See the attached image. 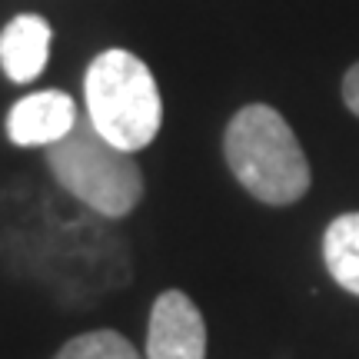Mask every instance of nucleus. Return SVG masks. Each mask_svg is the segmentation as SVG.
<instances>
[{"mask_svg":"<svg viewBox=\"0 0 359 359\" xmlns=\"http://www.w3.org/2000/svg\"><path fill=\"white\" fill-rule=\"evenodd\" d=\"M226 167L253 200L290 206L309 193L313 173L293 127L266 103H246L226 123L223 137Z\"/></svg>","mask_w":359,"mask_h":359,"instance_id":"nucleus-1","label":"nucleus"},{"mask_svg":"<svg viewBox=\"0 0 359 359\" xmlns=\"http://www.w3.org/2000/svg\"><path fill=\"white\" fill-rule=\"evenodd\" d=\"M147 359H206V323L187 293L163 290L150 309Z\"/></svg>","mask_w":359,"mask_h":359,"instance_id":"nucleus-4","label":"nucleus"},{"mask_svg":"<svg viewBox=\"0 0 359 359\" xmlns=\"http://www.w3.org/2000/svg\"><path fill=\"white\" fill-rule=\"evenodd\" d=\"M326 269L346 293L359 296V213L336 217L323 233Z\"/></svg>","mask_w":359,"mask_h":359,"instance_id":"nucleus-7","label":"nucleus"},{"mask_svg":"<svg viewBox=\"0 0 359 359\" xmlns=\"http://www.w3.org/2000/svg\"><path fill=\"white\" fill-rule=\"evenodd\" d=\"M83 97L93 130L127 154L150 147L163 123V100L150 67L120 47H110L90 60Z\"/></svg>","mask_w":359,"mask_h":359,"instance_id":"nucleus-2","label":"nucleus"},{"mask_svg":"<svg viewBox=\"0 0 359 359\" xmlns=\"http://www.w3.org/2000/svg\"><path fill=\"white\" fill-rule=\"evenodd\" d=\"M343 103L349 107V114L359 116V64H353L343 77Z\"/></svg>","mask_w":359,"mask_h":359,"instance_id":"nucleus-9","label":"nucleus"},{"mask_svg":"<svg viewBox=\"0 0 359 359\" xmlns=\"http://www.w3.org/2000/svg\"><path fill=\"white\" fill-rule=\"evenodd\" d=\"M53 30L40 13H17L0 30V67L13 83H30L50 60Z\"/></svg>","mask_w":359,"mask_h":359,"instance_id":"nucleus-6","label":"nucleus"},{"mask_svg":"<svg viewBox=\"0 0 359 359\" xmlns=\"http://www.w3.org/2000/svg\"><path fill=\"white\" fill-rule=\"evenodd\" d=\"M47 167L74 200L107 219L127 217L143 200V173L133 154L103 140L90 120L47 147Z\"/></svg>","mask_w":359,"mask_h":359,"instance_id":"nucleus-3","label":"nucleus"},{"mask_svg":"<svg viewBox=\"0 0 359 359\" xmlns=\"http://www.w3.org/2000/svg\"><path fill=\"white\" fill-rule=\"evenodd\" d=\"M53 359H143L137 346L127 336L114 333V330H93V333H80L70 343L57 349Z\"/></svg>","mask_w":359,"mask_h":359,"instance_id":"nucleus-8","label":"nucleus"},{"mask_svg":"<svg viewBox=\"0 0 359 359\" xmlns=\"http://www.w3.org/2000/svg\"><path fill=\"white\" fill-rule=\"evenodd\" d=\"M77 127V103L64 90H40L11 107L7 137L17 147H53Z\"/></svg>","mask_w":359,"mask_h":359,"instance_id":"nucleus-5","label":"nucleus"}]
</instances>
